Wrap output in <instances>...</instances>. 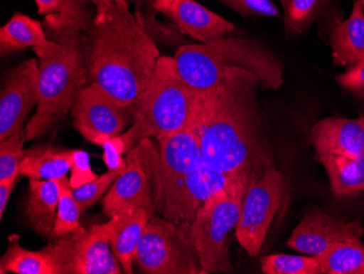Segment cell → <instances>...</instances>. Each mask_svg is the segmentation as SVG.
<instances>
[{"mask_svg": "<svg viewBox=\"0 0 364 274\" xmlns=\"http://www.w3.org/2000/svg\"><path fill=\"white\" fill-rule=\"evenodd\" d=\"M259 88V79L250 71L228 69L218 85L200 92L190 126L210 169L251 184L276 167Z\"/></svg>", "mask_w": 364, "mask_h": 274, "instance_id": "cell-1", "label": "cell"}, {"mask_svg": "<svg viewBox=\"0 0 364 274\" xmlns=\"http://www.w3.org/2000/svg\"><path fill=\"white\" fill-rule=\"evenodd\" d=\"M85 54L89 83L124 106L134 105L146 90L161 57L126 0H116L94 19L85 32Z\"/></svg>", "mask_w": 364, "mask_h": 274, "instance_id": "cell-2", "label": "cell"}, {"mask_svg": "<svg viewBox=\"0 0 364 274\" xmlns=\"http://www.w3.org/2000/svg\"><path fill=\"white\" fill-rule=\"evenodd\" d=\"M43 26L54 44L34 50L40 60L38 104L24 127L26 141L44 136L63 120L89 83L82 26L63 14H48Z\"/></svg>", "mask_w": 364, "mask_h": 274, "instance_id": "cell-3", "label": "cell"}, {"mask_svg": "<svg viewBox=\"0 0 364 274\" xmlns=\"http://www.w3.org/2000/svg\"><path fill=\"white\" fill-rule=\"evenodd\" d=\"M173 59L182 79L198 92L214 88L230 68L252 73L263 91L278 90L284 85L283 61L267 47L245 36L183 45L176 51Z\"/></svg>", "mask_w": 364, "mask_h": 274, "instance_id": "cell-4", "label": "cell"}, {"mask_svg": "<svg viewBox=\"0 0 364 274\" xmlns=\"http://www.w3.org/2000/svg\"><path fill=\"white\" fill-rule=\"evenodd\" d=\"M198 96L178 73L173 57H159L150 85L132 105V125L120 135L126 153L146 139L159 141L190 128Z\"/></svg>", "mask_w": 364, "mask_h": 274, "instance_id": "cell-5", "label": "cell"}, {"mask_svg": "<svg viewBox=\"0 0 364 274\" xmlns=\"http://www.w3.org/2000/svg\"><path fill=\"white\" fill-rule=\"evenodd\" d=\"M144 142V141H143ZM145 165L150 173L156 211L176 224H182L186 186L193 172L201 167V150L191 128L159 140V150L145 153Z\"/></svg>", "mask_w": 364, "mask_h": 274, "instance_id": "cell-6", "label": "cell"}, {"mask_svg": "<svg viewBox=\"0 0 364 274\" xmlns=\"http://www.w3.org/2000/svg\"><path fill=\"white\" fill-rule=\"evenodd\" d=\"M250 185L247 179H239L215 192L200 208L188 228V238L206 274L231 273L235 270L229 257L227 236L238 224L243 198Z\"/></svg>", "mask_w": 364, "mask_h": 274, "instance_id": "cell-7", "label": "cell"}, {"mask_svg": "<svg viewBox=\"0 0 364 274\" xmlns=\"http://www.w3.org/2000/svg\"><path fill=\"white\" fill-rule=\"evenodd\" d=\"M187 231L164 216H153L134 253L139 272L206 274L188 238Z\"/></svg>", "mask_w": 364, "mask_h": 274, "instance_id": "cell-8", "label": "cell"}, {"mask_svg": "<svg viewBox=\"0 0 364 274\" xmlns=\"http://www.w3.org/2000/svg\"><path fill=\"white\" fill-rule=\"evenodd\" d=\"M110 221L87 231L79 226L57 237L44 249L55 274H122V265L110 248Z\"/></svg>", "mask_w": 364, "mask_h": 274, "instance_id": "cell-9", "label": "cell"}, {"mask_svg": "<svg viewBox=\"0 0 364 274\" xmlns=\"http://www.w3.org/2000/svg\"><path fill=\"white\" fill-rule=\"evenodd\" d=\"M285 189L283 174L276 167L247 188L236 226V238L251 257H257L279 208Z\"/></svg>", "mask_w": 364, "mask_h": 274, "instance_id": "cell-10", "label": "cell"}, {"mask_svg": "<svg viewBox=\"0 0 364 274\" xmlns=\"http://www.w3.org/2000/svg\"><path fill=\"white\" fill-rule=\"evenodd\" d=\"M73 124L83 138L93 143L102 135L119 136L134 122L132 105L114 101L96 83L80 91L73 104Z\"/></svg>", "mask_w": 364, "mask_h": 274, "instance_id": "cell-11", "label": "cell"}, {"mask_svg": "<svg viewBox=\"0 0 364 274\" xmlns=\"http://www.w3.org/2000/svg\"><path fill=\"white\" fill-rule=\"evenodd\" d=\"M364 228L360 221H346L320 210L306 212L288 239L289 248L322 257L341 243L361 241Z\"/></svg>", "mask_w": 364, "mask_h": 274, "instance_id": "cell-12", "label": "cell"}, {"mask_svg": "<svg viewBox=\"0 0 364 274\" xmlns=\"http://www.w3.org/2000/svg\"><path fill=\"white\" fill-rule=\"evenodd\" d=\"M40 60L32 58L12 69L0 95V140L24 130L31 110L38 104Z\"/></svg>", "mask_w": 364, "mask_h": 274, "instance_id": "cell-13", "label": "cell"}, {"mask_svg": "<svg viewBox=\"0 0 364 274\" xmlns=\"http://www.w3.org/2000/svg\"><path fill=\"white\" fill-rule=\"evenodd\" d=\"M145 167L144 152L139 143L128 153L126 167L103 198L102 208L106 218L134 211L136 209H144L151 218L155 216L156 206L152 183Z\"/></svg>", "mask_w": 364, "mask_h": 274, "instance_id": "cell-14", "label": "cell"}, {"mask_svg": "<svg viewBox=\"0 0 364 274\" xmlns=\"http://www.w3.org/2000/svg\"><path fill=\"white\" fill-rule=\"evenodd\" d=\"M310 142L316 154H363V114L357 120L333 116L320 120L311 129Z\"/></svg>", "mask_w": 364, "mask_h": 274, "instance_id": "cell-15", "label": "cell"}, {"mask_svg": "<svg viewBox=\"0 0 364 274\" xmlns=\"http://www.w3.org/2000/svg\"><path fill=\"white\" fill-rule=\"evenodd\" d=\"M165 14L173 20L182 33L201 44L227 38L236 28L234 23L196 0H176Z\"/></svg>", "mask_w": 364, "mask_h": 274, "instance_id": "cell-16", "label": "cell"}, {"mask_svg": "<svg viewBox=\"0 0 364 274\" xmlns=\"http://www.w3.org/2000/svg\"><path fill=\"white\" fill-rule=\"evenodd\" d=\"M329 41L335 66L364 63V8L360 0H353V11L347 19L335 21Z\"/></svg>", "mask_w": 364, "mask_h": 274, "instance_id": "cell-17", "label": "cell"}, {"mask_svg": "<svg viewBox=\"0 0 364 274\" xmlns=\"http://www.w3.org/2000/svg\"><path fill=\"white\" fill-rule=\"evenodd\" d=\"M150 218L144 209H136L109 218L110 248L122 265L124 273H134V253Z\"/></svg>", "mask_w": 364, "mask_h": 274, "instance_id": "cell-18", "label": "cell"}, {"mask_svg": "<svg viewBox=\"0 0 364 274\" xmlns=\"http://www.w3.org/2000/svg\"><path fill=\"white\" fill-rule=\"evenodd\" d=\"M60 195V179H30L26 216L40 236L53 237Z\"/></svg>", "mask_w": 364, "mask_h": 274, "instance_id": "cell-19", "label": "cell"}, {"mask_svg": "<svg viewBox=\"0 0 364 274\" xmlns=\"http://www.w3.org/2000/svg\"><path fill=\"white\" fill-rule=\"evenodd\" d=\"M328 175L333 194L346 198L364 191V153L358 157L316 154Z\"/></svg>", "mask_w": 364, "mask_h": 274, "instance_id": "cell-20", "label": "cell"}, {"mask_svg": "<svg viewBox=\"0 0 364 274\" xmlns=\"http://www.w3.org/2000/svg\"><path fill=\"white\" fill-rule=\"evenodd\" d=\"M75 150H63L52 146H38L24 152L20 175L28 179H60L67 176L73 165Z\"/></svg>", "mask_w": 364, "mask_h": 274, "instance_id": "cell-21", "label": "cell"}, {"mask_svg": "<svg viewBox=\"0 0 364 274\" xmlns=\"http://www.w3.org/2000/svg\"><path fill=\"white\" fill-rule=\"evenodd\" d=\"M54 44L47 36L42 22L26 16L16 14L0 28V52L1 55L11 54L26 50L28 47L48 48Z\"/></svg>", "mask_w": 364, "mask_h": 274, "instance_id": "cell-22", "label": "cell"}, {"mask_svg": "<svg viewBox=\"0 0 364 274\" xmlns=\"http://www.w3.org/2000/svg\"><path fill=\"white\" fill-rule=\"evenodd\" d=\"M55 274L44 251H31L20 245L19 235H10L6 253L0 259V273Z\"/></svg>", "mask_w": 364, "mask_h": 274, "instance_id": "cell-23", "label": "cell"}, {"mask_svg": "<svg viewBox=\"0 0 364 274\" xmlns=\"http://www.w3.org/2000/svg\"><path fill=\"white\" fill-rule=\"evenodd\" d=\"M320 258L322 274H355L364 263L361 241L341 243Z\"/></svg>", "mask_w": 364, "mask_h": 274, "instance_id": "cell-24", "label": "cell"}, {"mask_svg": "<svg viewBox=\"0 0 364 274\" xmlns=\"http://www.w3.org/2000/svg\"><path fill=\"white\" fill-rule=\"evenodd\" d=\"M283 6L285 30L289 34H304L320 18L329 0H279Z\"/></svg>", "mask_w": 364, "mask_h": 274, "instance_id": "cell-25", "label": "cell"}, {"mask_svg": "<svg viewBox=\"0 0 364 274\" xmlns=\"http://www.w3.org/2000/svg\"><path fill=\"white\" fill-rule=\"evenodd\" d=\"M261 270L264 274H322L320 258L284 253L262 257Z\"/></svg>", "mask_w": 364, "mask_h": 274, "instance_id": "cell-26", "label": "cell"}, {"mask_svg": "<svg viewBox=\"0 0 364 274\" xmlns=\"http://www.w3.org/2000/svg\"><path fill=\"white\" fill-rule=\"evenodd\" d=\"M61 195L59 199L58 209H57V218L55 223L53 237L63 236L77 230L80 226V216L82 210L79 202L73 196V187L68 176L60 179Z\"/></svg>", "mask_w": 364, "mask_h": 274, "instance_id": "cell-27", "label": "cell"}, {"mask_svg": "<svg viewBox=\"0 0 364 274\" xmlns=\"http://www.w3.org/2000/svg\"><path fill=\"white\" fill-rule=\"evenodd\" d=\"M40 14H63L75 20L87 32L95 19L89 0H36Z\"/></svg>", "mask_w": 364, "mask_h": 274, "instance_id": "cell-28", "label": "cell"}, {"mask_svg": "<svg viewBox=\"0 0 364 274\" xmlns=\"http://www.w3.org/2000/svg\"><path fill=\"white\" fill-rule=\"evenodd\" d=\"M23 130L0 140V183L18 179L23 161V144L26 142Z\"/></svg>", "mask_w": 364, "mask_h": 274, "instance_id": "cell-29", "label": "cell"}, {"mask_svg": "<svg viewBox=\"0 0 364 274\" xmlns=\"http://www.w3.org/2000/svg\"><path fill=\"white\" fill-rule=\"evenodd\" d=\"M126 165L127 161L122 167L116 169H109L107 173L97 176L94 181L73 189V196L79 202L83 211H87V209L93 206L98 200L103 197L104 194L112 187L114 179H117L118 176L124 171Z\"/></svg>", "mask_w": 364, "mask_h": 274, "instance_id": "cell-30", "label": "cell"}, {"mask_svg": "<svg viewBox=\"0 0 364 274\" xmlns=\"http://www.w3.org/2000/svg\"><path fill=\"white\" fill-rule=\"evenodd\" d=\"M243 17L280 18V12L273 0H218Z\"/></svg>", "mask_w": 364, "mask_h": 274, "instance_id": "cell-31", "label": "cell"}, {"mask_svg": "<svg viewBox=\"0 0 364 274\" xmlns=\"http://www.w3.org/2000/svg\"><path fill=\"white\" fill-rule=\"evenodd\" d=\"M94 144L101 147L104 150V162L108 169H116L122 167L126 163L122 159V155L126 153L124 150V143L122 136H107L102 135L98 136L93 141Z\"/></svg>", "mask_w": 364, "mask_h": 274, "instance_id": "cell-32", "label": "cell"}, {"mask_svg": "<svg viewBox=\"0 0 364 274\" xmlns=\"http://www.w3.org/2000/svg\"><path fill=\"white\" fill-rule=\"evenodd\" d=\"M70 185L73 189L81 187L97 177L92 171L89 154L85 151L75 150L73 165H71Z\"/></svg>", "mask_w": 364, "mask_h": 274, "instance_id": "cell-33", "label": "cell"}, {"mask_svg": "<svg viewBox=\"0 0 364 274\" xmlns=\"http://www.w3.org/2000/svg\"><path fill=\"white\" fill-rule=\"evenodd\" d=\"M336 81L346 91L364 99V63L349 67L343 75H337Z\"/></svg>", "mask_w": 364, "mask_h": 274, "instance_id": "cell-34", "label": "cell"}, {"mask_svg": "<svg viewBox=\"0 0 364 274\" xmlns=\"http://www.w3.org/2000/svg\"><path fill=\"white\" fill-rule=\"evenodd\" d=\"M18 179H19V177L6 181V183H0V218H1V220H3L10 196L14 191L16 183H18Z\"/></svg>", "mask_w": 364, "mask_h": 274, "instance_id": "cell-35", "label": "cell"}, {"mask_svg": "<svg viewBox=\"0 0 364 274\" xmlns=\"http://www.w3.org/2000/svg\"><path fill=\"white\" fill-rule=\"evenodd\" d=\"M95 6V18L103 17L116 0H90Z\"/></svg>", "mask_w": 364, "mask_h": 274, "instance_id": "cell-36", "label": "cell"}, {"mask_svg": "<svg viewBox=\"0 0 364 274\" xmlns=\"http://www.w3.org/2000/svg\"><path fill=\"white\" fill-rule=\"evenodd\" d=\"M175 1L176 0H154V1H153V6H154L155 10L165 14L168 11L169 8L173 6Z\"/></svg>", "mask_w": 364, "mask_h": 274, "instance_id": "cell-37", "label": "cell"}, {"mask_svg": "<svg viewBox=\"0 0 364 274\" xmlns=\"http://www.w3.org/2000/svg\"><path fill=\"white\" fill-rule=\"evenodd\" d=\"M128 3L130 1H134V3H152L154 0H126Z\"/></svg>", "mask_w": 364, "mask_h": 274, "instance_id": "cell-38", "label": "cell"}, {"mask_svg": "<svg viewBox=\"0 0 364 274\" xmlns=\"http://www.w3.org/2000/svg\"><path fill=\"white\" fill-rule=\"evenodd\" d=\"M355 274H364V263L355 271Z\"/></svg>", "mask_w": 364, "mask_h": 274, "instance_id": "cell-39", "label": "cell"}, {"mask_svg": "<svg viewBox=\"0 0 364 274\" xmlns=\"http://www.w3.org/2000/svg\"><path fill=\"white\" fill-rule=\"evenodd\" d=\"M360 1H361L362 6H363L364 8V0H360Z\"/></svg>", "mask_w": 364, "mask_h": 274, "instance_id": "cell-40", "label": "cell"}, {"mask_svg": "<svg viewBox=\"0 0 364 274\" xmlns=\"http://www.w3.org/2000/svg\"><path fill=\"white\" fill-rule=\"evenodd\" d=\"M363 115H364V112H363Z\"/></svg>", "mask_w": 364, "mask_h": 274, "instance_id": "cell-41", "label": "cell"}]
</instances>
